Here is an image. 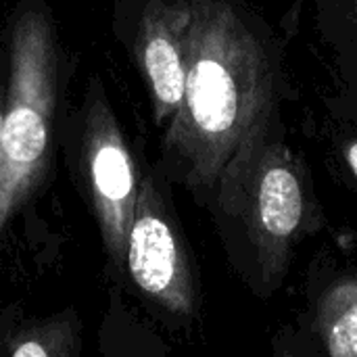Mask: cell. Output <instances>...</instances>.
<instances>
[{"mask_svg":"<svg viewBox=\"0 0 357 357\" xmlns=\"http://www.w3.org/2000/svg\"><path fill=\"white\" fill-rule=\"evenodd\" d=\"M343 159H345L347 169L351 172V176L357 180V138L356 140H349L343 146Z\"/></svg>","mask_w":357,"mask_h":357,"instance_id":"12","label":"cell"},{"mask_svg":"<svg viewBox=\"0 0 357 357\" xmlns=\"http://www.w3.org/2000/svg\"><path fill=\"white\" fill-rule=\"evenodd\" d=\"M268 357H318L303 331L282 328L276 339H272V349Z\"/></svg>","mask_w":357,"mask_h":357,"instance_id":"10","label":"cell"},{"mask_svg":"<svg viewBox=\"0 0 357 357\" xmlns=\"http://www.w3.org/2000/svg\"><path fill=\"white\" fill-rule=\"evenodd\" d=\"M98 357H167L161 335L130 305L117 284L107 293V307L98 324Z\"/></svg>","mask_w":357,"mask_h":357,"instance_id":"9","label":"cell"},{"mask_svg":"<svg viewBox=\"0 0 357 357\" xmlns=\"http://www.w3.org/2000/svg\"><path fill=\"white\" fill-rule=\"evenodd\" d=\"M303 335L318 357H357V268L335 270L320 280Z\"/></svg>","mask_w":357,"mask_h":357,"instance_id":"8","label":"cell"},{"mask_svg":"<svg viewBox=\"0 0 357 357\" xmlns=\"http://www.w3.org/2000/svg\"><path fill=\"white\" fill-rule=\"evenodd\" d=\"M6 107L0 136V247L15 218L44 190L75 71L48 0H19L6 19Z\"/></svg>","mask_w":357,"mask_h":357,"instance_id":"2","label":"cell"},{"mask_svg":"<svg viewBox=\"0 0 357 357\" xmlns=\"http://www.w3.org/2000/svg\"><path fill=\"white\" fill-rule=\"evenodd\" d=\"M205 207L234 272L261 299L278 293L299 243L324 226L310 174L280 136L230 165Z\"/></svg>","mask_w":357,"mask_h":357,"instance_id":"3","label":"cell"},{"mask_svg":"<svg viewBox=\"0 0 357 357\" xmlns=\"http://www.w3.org/2000/svg\"><path fill=\"white\" fill-rule=\"evenodd\" d=\"M115 33L126 40L149 90L153 119L167 128L186 90L190 0H142L134 10L115 4Z\"/></svg>","mask_w":357,"mask_h":357,"instance_id":"6","label":"cell"},{"mask_svg":"<svg viewBox=\"0 0 357 357\" xmlns=\"http://www.w3.org/2000/svg\"><path fill=\"white\" fill-rule=\"evenodd\" d=\"M167 186L159 167L142 165L126 249V287L169 326L184 328L199 318L201 284Z\"/></svg>","mask_w":357,"mask_h":357,"instance_id":"5","label":"cell"},{"mask_svg":"<svg viewBox=\"0 0 357 357\" xmlns=\"http://www.w3.org/2000/svg\"><path fill=\"white\" fill-rule=\"evenodd\" d=\"M6 84H8V59H6V46H4L0 54V136H2L4 107H6Z\"/></svg>","mask_w":357,"mask_h":357,"instance_id":"11","label":"cell"},{"mask_svg":"<svg viewBox=\"0 0 357 357\" xmlns=\"http://www.w3.org/2000/svg\"><path fill=\"white\" fill-rule=\"evenodd\" d=\"M84 320L75 307L27 314L21 303L0 310V357H82Z\"/></svg>","mask_w":357,"mask_h":357,"instance_id":"7","label":"cell"},{"mask_svg":"<svg viewBox=\"0 0 357 357\" xmlns=\"http://www.w3.org/2000/svg\"><path fill=\"white\" fill-rule=\"evenodd\" d=\"M71 180L100 234L111 280L126 289L128 234L140 192L138 163L100 75H90L79 102L61 123Z\"/></svg>","mask_w":357,"mask_h":357,"instance_id":"4","label":"cell"},{"mask_svg":"<svg viewBox=\"0 0 357 357\" xmlns=\"http://www.w3.org/2000/svg\"><path fill=\"white\" fill-rule=\"evenodd\" d=\"M2 50H4V42L0 40V54H2Z\"/></svg>","mask_w":357,"mask_h":357,"instance_id":"13","label":"cell"},{"mask_svg":"<svg viewBox=\"0 0 357 357\" xmlns=\"http://www.w3.org/2000/svg\"><path fill=\"white\" fill-rule=\"evenodd\" d=\"M184 100L161 138L157 167L207 205L222 174L278 132V63L232 0H190Z\"/></svg>","mask_w":357,"mask_h":357,"instance_id":"1","label":"cell"}]
</instances>
